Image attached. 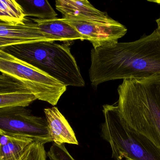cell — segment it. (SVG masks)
<instances>
[{
  "label": "cell",
  "instance_id": "1",
  "mask_svg": "<svg viewBox=\"0 0 160 160\" xmlns=\"http://www.w3.org/2000/svg\"><path fill=\"white\" fill-rule=\"evenodd\" d=\"M89 80L92 86L117 80L160 75V32L129 42L93 48Z\"/></svg>",
  "mask_w": 160,
  "mask_h": 160
},
{
  "label": "cell",
  "instance_id": "2",
  "mask_svg": "<svg viewBox=\"0 0 160 160\" xmlns=\"http://www.w3.org/2000/svg\"><path fill=\"white\" fill-rule=\"evenodd\" d=\"M117 106L123 122L160 156V75L123 80Z\"/></svg>",
  "mask_w": 160,
  "mask_h": 160
},
{
  "label": "cell",
  "instance_id": "3",
  "mask_svg": "<svg viewBox=\"0 0 160 160\" xmlns=\"http://www.w3.org/2000/svg\"><path fill=\"white\" fill-rule=\"evenodd\" d=\"M1 49L39 69L67 87H83L85 85L68 45L55 42H39L12 45Z\"/></svg>",
  "mask_w": 160,
  "mask_h": 160
},
{
  "label": "cell",
  "instance_id": "4",
  "mask_svg": "<svg viewBox=\"0 0 160 160\" xmlns=\"http://www.w3.org/2000/svg\"><path fill=\"white\" fill-rule=\"evenodd\" d=\"M102 138L108 142L114 160H160V156L143 143L127 127L117 105H104Z\"/></svg>",
  "mask_w": 160,
  "mask_h": 160
},
{
  "label": "cell",
  "instance_id": "5",
  "mask_svg": "<svg viewBox=\"0 0 160 160\" xmlns=\"http://www.w3.org/2000/svg\"><path fill=\"white\" fill-rule=\"evenodd\" d=\"M0 73L24 84L37 99L52 106L58 103L67 86L44 71L0 49Z\"/></svg>",
  "mask_w": 160,
  "mask_h": 160
},
{
  "label": "cell",
  "instance_id": "6",
  "mask_svg": "<svg viewBox=\"0 0 160 160\" xmlns=\"http://www.w3.org/2000/svg\"><path fill=\"white\" fill-rule=\"evenodd\" d=\"M0 135L29 139L43 144L52 142L46 118L35 116L23 106L0 109Z\"/></svg>",
  "mask_w": 160,
  "mask_h": 160
},
{
  "label": "cell",
  "instance_id": "7",
  "mask_svg": "<svg viewBox=\"0 0 160 160\" xmlns=\"http://www.w3.org/2000/svg\"><path fill=\"white\" fill-rule=\"evenodd\" d=\"M62 18L82 36L83 40L91 42L93 48L116 44L128 32L125 25L112 18L99 20L71 17Z\"/></svg>",
  "mask_w": 160,
  "mask_h": 160
},
{
  "label": "cell",
  "instance_id": "8",
  "mask_svg": "<svg viewBox=\"0 0 160 160\" xmlns=\"http://www.w3.org/2000/svg\"><path fill=\"white\" fill-rule=\"evenodd\" d=\"M38 42L36 23L27 19L19 24L0 21V49L12 45Z\"/></svg>",
  "mask_w": 160,
  "mask_h": 160
},
{
  "label": "cell",
  "instance_id": "9",
  "mask_svg": "<svg viewBox=\"0 0 160 160\" xmlns=\"http://www.w3.org/2000/svg\"><path fill=\"white\" fill-rule=\"evenodd\" d=\"M49 132L53 143L78 145L75 132L65 117L57 107L44 110Z\"/></svg>",
  "mask_w": 160,
  "mask_h": 160
},
{
  "label": "cell",
  "instance_id": "10",
  "mask_svg": "<svg viewBox=\"0 0 160 160\" xmlns=\"http://www.w3.org/2000/svg\"><path fill=\"white\" fill-rule=\"evenodd\" d=\"M55 7L62 14V17L99 20L112 19L106 12L97 9L86 0H57L55 2Z\"/></svg>",
  "mask_w": 160,
  "mask_h": 160
},
{
  "label": "cell",
  "instance_id": "11",
  "mask_svg": "<svg viewBox=\"0 0 160 160\" xmlns=\"http://www.w3.org/2000/svg\"><path fill=\"white\" fill-rule=\"evenodd\" d=\"M32 140L0 135V160H21Z\"/></svg>",
  "mask_w": 160,
  "mask_h": 160
},
{
  "label": "cell",
  "instance_id": "12",
  "mask_svg": "<svg viewBox=\"0 0 160 160\" xmlns=\"http://www.w3.org/2000/svg\"><path fill=\"white\" fill-rule=\"evenodd\" d=\"M26 15L24 9L17 1L0 0V21L19 24L25 20Z\"/></svg>",
  "mask_w": 160,
  "mask_h": 160
},
{
  "label": "cell",
  "instance_id": "13",
  "mask_svg": "<svg viewBox=\"0 0 160 160\" xmlns=\"http://www.w3.org/2000/svg\"><path fill=\"white\" fill-rule=\"evenodd\" d=\"M28 6L26 16L36 17L39 19L52 20L57 18L58 14L54 11L50 4L46 0H26Z\"/></svg>",
  "mask_w": 160,
  "mask_h": 160
},
{
  "label": "cell",
  "instance_id": "14",
  "mask_svg": "<svg viewBox=\"0 0 160 160\" xmlns=\"http://www.w3.org/2000/svg\"><path fill=\"white\" fill-rule=\"evenodd\" d=\"M37 100L32 92H13L0 94V109L10 106L27 107Z\"/></svg>",
  "mask_w": 160,
  "mask_h": 160
},
{
  "label": "cell",
  "instance_id": "15",
  "mask_svg": "<svg viewBox=\"0 0 160 160\" xmlns=\"http://www.w3.org/2000/svg\"><path fill=\"white\" fill-rule=\"evenodd\" d=\"M13 92H31L21 82L0 73V94Z\"/></svg>",
  "mask_w": 160,
  "mask_h": 160
},
{
  "label": "cell",
  "instance_id": "16",
  "mask_svg": "<svg viewBox=\"0 0 160 160\" xmlns=\"http://www.w3.org/2000/svg\"><path fill=\"white\" fill-rule=\"evenodd\" d=\"M21 160H47L44 144L32 143L27 147Z\"/></svg>",
  "mask_w": 160,
  "mask_h": 160
},
{
  "label": "cell",
  "instance_id": "17",
  "mask_svg": "<svg viewBox=\"0 0 160 160\" xmlns=\"http://www.w3.org/2000/svg\"><path fill=\"white\" fill-rule=\"evenodd\" d=\"M47 156L50 160H75L67 150L64 144L59 145L53 143Z\"/></svg>",
  "mask_w": 160,
  "mask_h": 160
},
{
  "label": "cell",
  "instance_id": "18",
  "mask_svg": "<svg viewBox=\"0 0 160 160\" xmlns=\"http://www.w3.org/2000/svg\"><path fill=\"white\" fill-rule=\"evenodd\" d=\"M156 22H157V24H158V28H157V29L160 32V17L158 19L156 20Z\"/></svg>",
  "mask_w": 160,
  "mask_h": 160
}]
</instances>
